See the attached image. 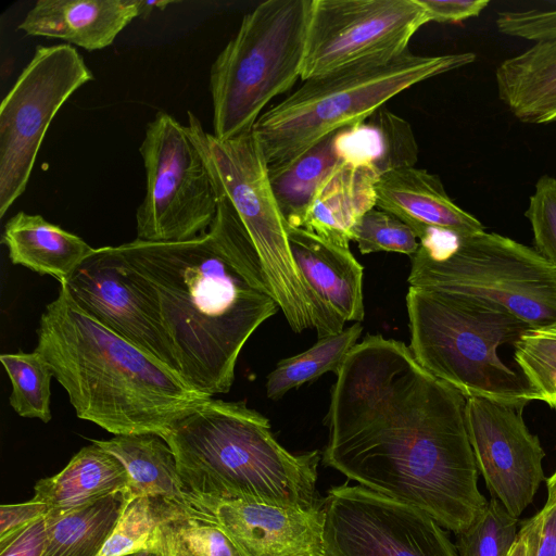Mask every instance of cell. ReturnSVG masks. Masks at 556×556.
<instances>
[{"instance_id": "obj_1", "label": "cell", "mask_w": 556, "mask_h": 556, "mask_svg": "<svg viewBox=\"0 0 556 556\" xmlns=\"http://www.w3.org/2000/svg\"><path fill=\"white\" fill-rule=\"evenodd\" d=\"M336 375L324 465L455 534L467 529L489 501L478 486L466 397L381 334L357 343Z\"/></svg>"}, {"instance_id": "obj_2", "label": "cell", "mask_w": 556, "mask_h": 556, "mask_svg": "<svg viewBox=\"0 0 556 556\" xmlns=\"http://www.w3.org/2000/svg\"><path fill=\"white\" fill-rule=\"evenodd\" d=\"M216 194L217 212L205 233L115 247L152 288L180 377L210 396L231 389L243 345L279 308L242 222L229 200Z\"/></svg>"}, {"instance_id": "obj_3", "label": "cell", "mask_w": 556, "mask_h": 556, "mask_svg": "<svg viewBox=\"0 0 556 556\" xmlns=\"http://www.w3.org/2000/svg\"><path fill=\"white\" fill-rule=\"evenodd\" d=\"M66 391L77 417L114 435H162L210 395L109 330L61 285L37 329L36 349Z\"/></svg>"}, {"instance_id": "obj_4", "label": "cell", "mask_w": 556, "mask_h": 556, "mask_svg": "<svg viewBox=\"0 0 556 556\" xmlns=\"http://www.w3.org/2000/svg\"><path fill=\"white\" fill-rule=\"evenodd\" d=\"M160 437L176 456L188 497L300 509L323 505L316 489L320 452L290 453L268 419L243 403L208 397Z\"/></svg>"}, {"instance_id": "obj_5", "label": "cell", "mask_w": 556, "mask_h": 556, "mask_svg": "<svg viewBox=\"0 0 556 556\" xmlns=\"http://www.w3.org/2000/svg\"><path fill=\"white\" fill-rule=\"evenodd\" d=\"M472 52L418 55L409 50L304 80L256 121L268 167L288 162L327 135L359 124L404 90L476 61Z\"/></svg>"}, {"instance_id": "obj_6", "label": "cell", "mask_w": 556, "mask_h": 556, "mask_svg": "<svg viewBox=\"0 0 556 556\" xmlns=\"http://www.w3.org/2000/svg\"><path fill=\"white\" fill-rule=\"evenodd\" d=\"M409 350L437 378L467 397L525 407L527 382L500 358L530 327L510 313L471 298L408 288Z\"/></svg>"}, {"instance_id": "obj_7", "label": "cell", "mask_w": 556, "mask_h": 556, "mask_svg": "<svg viewBox=\"0 0 556 556\" xmlns=\"http://www.w3.org/2000/svg\"><path fill=\"white\" fill-rule=\"evenodd\" d=\"M187 132L200 151L217 193L224 194L242 222L258 254L270 292L291 329L314 328L318 338L341 332L305 286L292 257L287 222L274 195L268 165L253 130L228 140L207 132L187 113Z\"/></svg>"}, {"instance_id": "obj_8", "label": "cell", "mask_w": 556, "mask_h": 556, "mask_svg": "<svg viewBox=\"0 0 556 556\" xmlns=\"http://www.w3.org/2000/svg\"><path fill=\"white\" fill-rule=\"evenodd\" d=\"M410 287L497 306L530 328L556 320V269L535 250L494 232H432L412 255Z\"/></svg>"}, {"instance_id": "obj_9", "label": "cell", "mask_w": 556, "mask_h": 556, "mask_svg": "<svg viewBox=\"0 0 556 556\" xmlns=\"http://www.w3.org/2000/svg\"><path fill=\"white\" fill-rule=\"evenodd\" d=\"M312 0H266L247 13L210 70L213 135L253 130L265 106L301 78Z\"/></svg>"}, {"instance_id": "obj_10", "label": "cell", "mask_w": 556, "mask_h": 556, "mask_svg": "<svg viewBox=\"0 0 556 556\" xmlns=\"http://www.w3.org/2000/svg\"><path fill=\"white\" fill-rule=\"evenodd\" d=\"M146 193L136 212L137 240L185 241L205 233L218 199L208 168L186 126L166 112L147 125L139 147Z\"/></svg>"}, {"instance_id": "obj_11", "label": "cell", "mask_w": 556, "mask_h": 556, "mask_svg": "<svg viewBox=\"0 0 556 556\" xmlns=\"http://www.w3.org/2000/svg\"><path fill=\"white\" fill-rule=\"evenodd\" d=\"M93 79L75 47L38 46L0 106V217L23 194L54 116Z\"/></svg>"}, {"instance_id": "obj_12", "label": "cell", "mask_w": 556, "mask_h": 556, "mask_svg": "<svg viewBox=\"0 0 556 556\" xmlns=\"http://www.w3.org/2000/svg\"><path fill=\"white\" fill-rule=\"evenodd\" d=\"M427 23L417 0H312L301 79L396 58Z\"/></svg>"}, {"instance_id": "obj_13", "label": "cell", "mask_w": 556, "mask_h": 556, "mask_svg": "<svg viewBox=\"0 0 556 556\" xmlns=\"http://www.w3.org/2000/svg\"><path fill=\"white\" fill-rule=\"evenodd\" d=\"M324 556H459L424 510L345 482L323 501Z\"/></svg>"}, {"instance_id": "obj_14", "label": "cell", "mask_w": 556, "mask_h": 556, "mask_svg": "<svg viewBox=\"0 0 556 556\" xmlns=\"http://www.w3.org/2000/svg\"><path fill=\"white\" fill-rule=\"evenodd\" d=\"M61 285L88 316L179 375L156 296L115 247L93 249Z\"/></svg>"}, {"instance_id": "obj_15", "label": "cell", "mask_w": 556, "mask_h": 556, "mask_svg": "<svg viewBox=\"0 0 556 556\" xmlns=\"http://www.w3.org/2000/svg\"><path fill=\"white\" fill-rule=\"evenodd\" d=\"M522 410L483 397L466 399V427L479 473L491 497L517 519L545 480V452Z\"/></svg>"}, {"instance_id": "obj_16", "label": "cell", "mask_w": 556, "mask_h": 556, "mask_svg": "<svg viewBox=\"0 0 556 556\" xmlns=\"http://www.w3.org/2000/svg\"><path fill=\"white\" fill-rule=\"evenodd\" d=\"M188 510L220 528L242 556H324L323 505L300 509L191 496Z\"/></svg>"}, {"instance_id": "obj_17", "label": "cell", "mask_w": 556, "mask_h": 556, "mask_svg": "<svg viewBox=\"0 0 556 556\" xmlns=\"http://www.w3.org/2000/svg\"><path fill=\"white\" fill-rule=\"evenodd\" d=\"M375 192L376 206L399 217L420 241L432 232L462 237L484 231L478 218L448 197L440 177L426 169L413 166L383 174Z\"/></svg>"}, {"instance_id": "obj_18", "label": "cell", "mask_w": 556, "mask_h": 556, "mask_svg": "<svg viewBox=\"0 0 556 556\" xmlns=\"http://www.w3.org/2000/svg\"><path fill=\"white\" fill-rule=\"evenodd\" d=\"M294 264L312 295L339 323L364 319L363 266L349 248L287 226Z\"/></svg>"}, {"instance_id": "obj_19", "label": "cell", "mask_w": 556, "mask_h": 556, "mask_svg": "<svg viewBox=\"0 0 556 556\" xmlns=\"http://www.w3.org/2000/svg\"><path fill=\"white\" fill-rule=\"evenodd\" d=\"M139 17V0H38L17 29L96 51L111 46Z\"/></svg>"}, {"instance_id": "obj_20", "label": "cell", "mask_w": 556, "mask_h": 556, "mask_svg": "<svg viewBox=\"0 0 556 556\" xmlns=\"http://www.w3.org/2000/svg\"><path fill=\"white\" fill-rule=\"evenodd\" d=\"M500 100L526 124L556 122V38L534 42L495 70Z\"/></svg>"}, {"instance_id": "obj_21", "label": "cell", "mask_w": 556, "mask_h": 556, "mask_svg": "<svg viewBox=\"0 0 556 556\" xmlns=\"http://www.w3.org/2000/svg\"><path fill=\"white\" fill-rule=\"evenodd\" d=\"M124 489H128L124 465L91 442L80 448L59 473L37 481L31 500L46 504L49 514L58 516Z\"/></svg>"}, {"instance_id": "obj_22", "label": "cell", "mask_w": 556, "mask_h": 556, "mask_svg": "<svg viewBox=\"0 0 556 556\" xmlns=\"http://www.w3.org/2000/svg\"><path fill=\"white\" fill-rule=\"evenodd\" d=\"M2 243L13 264L54 277L60 283L65 282L94 249L41 215L23 211L5 223Z\"/></svg>"}, {"instance_id": "obj_23", "label": "cell", "mask_w": 556, "mask_h": 556, "mask_svg": "<svg viewBox=\"0 0 556 556\" xmlns=\"http://www.w3.org/2000/svg\"><path fill=\"white\" fill-rule=\"evenodd\" d=\"M377 180L378 177L369 168L343 163L317 190L301 228L349 248L355 225L376 206Z\"/></svg>"}, {"instance_id": "obj_24", "label": "cell", "mask_w": 556, "mask_h": 556, "mask_svg": "<svg viewBox=\"0 0 556 556\" xmlns=\"http://www.w3.org/2000/svg\"><path fill=\"white\" fill-rule=\"evenodd\" d=\"M116 456L128 475L131 497H162L188 507V494L179 477L176 456L159 434H118L90 440Z\"/></svg>"}, {"instance_id": "obj_25", "label": "cell", "mask_w": 556, "mask_h": 556, "mask_svg": "<svg viewBox=\"0 0 556 556\" xmlns=\"http://www.w3.org/2000/svg\"><path fill=\"white\" fill-rule=\"evenodd\" d=\"M340 130L327 135L296 157L268 167L274 195L289 226L301 227L319 187L348 162Z\"/></svg>"}, {"instance_id": "obj_26", "label": "cell", "mask_w": 556, "mask_h": 556, "mask_svg": "<svg viewBox=\"0 0 556 556\" xmlns=\"http://www.w3.org/2000/svg\"><path fill=\"white\" fill-rule=\"evenodd\" d=\"M128 489L76 510L48 514V538L41 556H98L130 500Z\"/></svg>"}, {"instance_id": "obj_27", "label": "cell", "mask_w": 556, "mask_h": 556, "mask_svg": "<svg viewBox=\"0 0 556 556\" xmlns=\"http://www.w3.org/2000/svg\"><path fill=\"white\" fill-rule=\"evenodd\" d=\"M362 331L361 323H355L337 334L320 338L308 350L280 361L267 376V397L278 400L325 372L337 374L349 352L357 344Z\"/></svg>"}, {"instance_id": "obj_28", "label": "cell", "mask_w": 556, "mask_h": 556, "mask_svg": "<svg viewBox=\"0 0 556 556\" xmlns=\"http://www.w3.org/2000/svg\"><path fill=\"white\" fill-rule=\"evenodd\" d=\"M187 510V506L162 497H130L98 556H125L152 549L162 526Z\"/></svg>"}, {"instance_id": "obj_29", "label": "cell", "mask_w": 556, "mask_h": 556, "mask_svg": "<svg viewBox=\"0 0 556 556\" xmlns=\"http://www.w3.org/2000/svg\"><path fill=\"white\" fill-rule=\"evenodd\" d=\"M0 361L12 384L9 403L14 412L21 417L49 422L52 418L50 382L53 372L45 357L34 350L4 353Z\"/></svg>"}, {"instance_id": "obj_30", "label": "cell", "mask_w": 556, "mask_h": 556, "mask_svg": "<svg viewBox=\"0 0 556 556\" xmlns=\"http://www.w3.org/2000/svg\"><path fill=\"white\" fill-rule=\"evenodd\" d=\"M152 551L164 556H242L220 528L189 510L162 526Z\"/></svg>"}, {"instance_id": "obj_31", "label": "cell", "mask_w": 556, "mask_h": 556, "mask_svg": "<svg viewBox=\"0 0 556 556\" xmlns=\"http://www.w3.org/2000/svg\"><path fill=\"white\" fill-rule=\"evenodd\" d=\"M514 357L532 400L556 409V320L529 328L514 344Z\"/></svg>"}, {"instance_id": "obj_32", "label": "cell", "mask_w": 556, "mask_h": 556, "mask_svg": "<svg viewBox=\"0 0 556 556\" xmlns=\"http://www.w3.org/2000/svg\"><path fill=\"white\" fill-rule=\"evenodd\" d=\"M518 519L496 498L485 510L456 535L459 556H509L518 534Z\"/></svg>"}, {"instance_id": "obj_33", "label": "cell", "mask_w": 556, "mask_h": 556, "mask_svg": "<svg viewBox=\"0 0 556 556\" xmlns=\"http://www.w3.org/2000/svg\"><path fill=\"white\" fill-rule=\"evenodd\" d=\"M417 239L409 226L392 213L377 206L359 218L352 238L362 254L386 251L410 256L418 250Z\"/></svg>"}, {"instance_id": "obj_34", "label": "cell", "mask_w": 556, "mask_h": 556, "mask_svg": "<svg viewBox=\"0 0 556 556\" xmlns=\"http://www.w3.org/2000/svg\"><path fill=\"white\" fill-rule=\"evenodd\" d=\"M377 129L380 153L374 173L382 176L392 170L413 167L418 160V144L407 121L381 108L367 118Z\"/></svg>"}, {"instance_id": "obj_35", "label": "cell", "mask_w": 556, "mask_h": 556, "mask_svg": "<svg viewBox=\"0 0 556 556\" xmlns=\"http://www.w3.org/2000/svg\"><path fill=\"white\" fill-rule=\"evenodd\" d=\"M525 216L530 223L535 250L556 269V178L541 176L529 198Z\"/></svg>"}, {"instance_id": "obj_36", "label": "cell", "mask_w": 556, "mask_h": 556, "mask_svg": "<svg viewBox=\"0 0 556 556\" xmlns=\"http://www.w3.org/2000/svg\"><path fill=\"white\" fill-rule=\"evenodd\" d=\"M495 25L506 36L533 42L556 38V8L497 13Z\"/></svg>"}, {"instance_id": "obj_37", "label": "cell", "mask_w": 556, "mask_h": 556, "mask_svg": "<svg viewBox=\"0 0 556 556\" xmlns=\"http://www.w3.org/2000/svg\"><path fill=\"white\" fill-rule=\"evenodd\" d=\"M49 513L50 508L46 504L33 500L20 504H2L0 506V545L45 518Z\"/></svg>"}, {"instance_id": "obj_38", "label": "cell", "mask_w": 556, "mask_h": 556, "mask_svg": "<svg viewBox=\"0 0 556 556\" xmlns=\"http://www.w3.org/2000/svg\"><path fill=\"white\" fill-rule=\"evenodd\" d=\"M429 22L459 23L479 16L490 4L489 0H417Z\"/></svg>"}, {"instance_id": "obj_39", "label": "cell", "mask_w": 556, "mask_h": 556, "mask_svg": "<svg viewBox=\"0 0 556 556\" xmlns=\"http://www.w3.org/2000/svg\"><path fill=\"white\" fill-rule=\"evenodd\" d=\"M47 516L0 545V556H41L48 538Z\"/></svg>"}, {"instance_id": "obj_40", "label": "cell", "mask_w": 556, "mask_h": 556, "mask_svg": "<svg viewBox=\"0 0 556 556\" xmlns=\"http://www.w3.org/2000/svg\"><path fill=\"white\" fill-rule=\"evenodd\" d=\"M541 521L535 514L526 520L517 534L509 556H536Z\"/></svg>"}, {"instance_id": "obj_41", "label": "cell", "mask_w": 556, "mask_h": 556, "mask_svg": "<svg viewBox=\"0 0 556 556\" xmlns=\"http://www.w3.org/2000/svg\"><path fill=\"white\" fill-rule=\"evenodd\" d=\"M177 3V1L172 0H139V17H148L152 11L159 9L161 11L165 10L167 5Z\"/></svg>"}, {"instance_id": "obj_42", "label": "cell", "mask_w": 556, "mask_h": 556, "mask_svg": "<svg viewBox=\"0 0 556 556\" xmlns=\"http://www.w3.org/2000/svg\"><path fill=\"white\" fill-rule=\"evenodd\" d=\"M135 556H164V555L157 551L144 549V551L135 553Z\"/></svg>"}, {"instance_id": "obj_43", "label": "cell", "mask_w": 556, "mask_h": 556, "mask_svg": "<svg viewBox=\"0 0 556 556\" xmlns=\"http://www.w3.org/2000/svg\"><path fill=\"white\" fill-rule=\"evenodd\" d=\"M125 556H135V554H129V555H125Z\"/></svg>"}]
</instances>
